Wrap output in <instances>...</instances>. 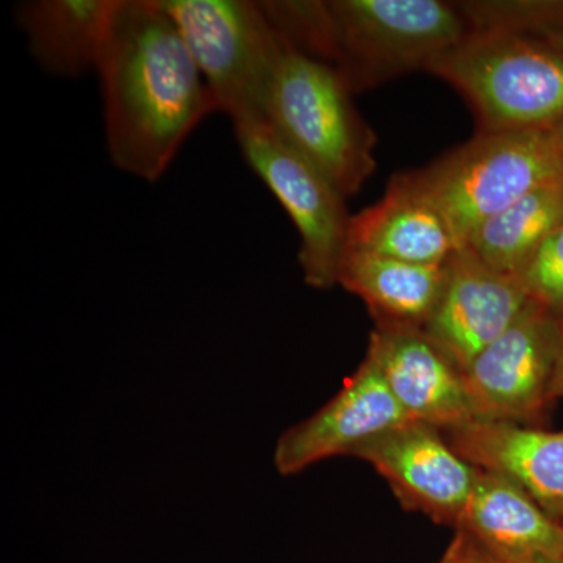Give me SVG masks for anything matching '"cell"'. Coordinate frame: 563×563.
I'll return each instance as SVG.
<instances>
[{
	"instance_id": "6da1fadb",
	"label": "cell",
	"mask_w": 563,
	"mask_h": 563,
	"mask_svg": "<svg viewBox=\"0 0 563 563\" xmlns=\"http://www.w3.org/2000/svg\"><path fill=\"white\" fill-rule=\"evenodd\" d=\"M114 165L161 179L181 144L217 111L184 36L158 0H117L98 63Z\"/></svg>"
},
{
	"instance_id": "7a4b0ae2",
	"label": "cell",
	"mask_w": 563,
	"mask_h": 563,
	"mask_svg": "<svg viewBox=\"0 0 563 563\" xmlns=\"http://www.w3.org/2000/svg\"><path fill=\"white\" fill-rule=\"evenodd\" d=\"M428 73L465 99L477 132L551 131L563 121V51L543 41L472 32Z\"/></svg>"
},
{
	"instance_id": "3957f363",
	"label": "cell",
	"mask_w": 563,
	"mask_h": 563,
	"mask_svg": "<svg viewBox=\"0 0 563 563\" xmlns=\"http://www.w3.org/2000/svg\"><path fill=\"white\" fill-rule=\"evenodd\" d=\"M443 214L459 247L533 188L563 177L551 131L477 132L431 165L401 173Z\"/></svg>"
},
{
	"instance_id": "277c9868",
	"label": "cell",
	"mask_w": 563,
	"mask_h": 563,
	"mask_svg": "<svg viewBox=\"0 0 563 563\" xmlns=\"http://www.w3.org/2000/svg\"><path fill=\"white\" fill-rule=\"evenodd\" d=\"M339 70L298 51L282 58L265 118L339 188L357 195L376 172V136Z\"/></svg>"
},
{
	"instance_id": "5b68a950",
	"label": "cell",
	"mask_w": 563,
	"mask_h": 563,
	"mask_svg": "<svg viewBox=\"0 0 563 563\" xmlns=\"http://www.w3.org/2000/svg\"><path fill=\"white\" fill-rule=\"evenodd\" d=\"M184 36L217 110L236 122L265 118L288 46L251 0H158Z\"/></svg>"
},
{
	"instance_id": "8992f818",
	"label": "cell",
	"mask_w": 563,
	"mask_h": 563,
	"mask_svg": "<svg viewBox=\"0 0 563 563\" xmlns=\"http://www.w3.org/2000/svg\"><path fill=\"white\" fill-rule=\"evenodd\" d=\"M332 68L352 92L428 70L472 33L457 3L443 0H329Z\"/></svg>"
},
{
	"instance_id": "52a82bcc",
	"label": "cell",
	"mask_w": 563,
	"mask_h": 563,
	"mask_svg": "<svg viewBox=\"0 0 563 563\" xmlns=\"http://www.w3.org/2000/svg\"><path fill=\"white\" fill-rule=\"evenodd\" d=\"M244 161L276 196L301 236L303 279L325 290L336 285L346 247V198L266 118L233 124Z\"/></svg>"
},
{
	"instance_id": "ba28073f",
	"label": "cell",
	"mask_w": 563,
	"mask_h": 563,
	"mask_svg": "<svg viewBox=\"0 0 563 563\" xmlns=\"http://www.w3.org/2000/svg\"><path fill=\"white\" fill-rule=\"evenodd\" d=\"M559 350L561 317L531 299L463 372L474 420L531 428L553 399Z\"/></svg>"
},
{
	"instance_id": "9c48e42d",
	"label": "cell",
	"mask_w": 563,
	"mask_h": 563,
	"mask_svg": "<svg viewBox=\"0 0 563 563\" xmlns=\"http://www.w3.org/2000/svg\"><path fill=\"white\" fill-rule=\"evenodd\" d=\"M354 457L369 463L387 481L404 509L454 529L479 474L451 446L443 431L421 421L404 422Z\"/></svg>"
},
{
	"instance_id": "30bf717a",
	"label": "cell",
	"mask_w": 563,
	"mask_h": 563,
	"mask_svg": "<svg viewBox=\"0 0 563 563\" xmlns=\"http://www.w3.org/2000/svg\"><path fill=\"white\" fill-rule=\"evenodd\" d=\"M407 421L412 420L391 395L379 363L366 351L357 372L331 401L282 433L274 448V466L282 476H295L328 459L354 457Z\"/></svg>"
},
{
	"instance_id": "8fae6325",
	"label": "cell",
	"mask_w": 563,
	"mask_h": 563,
	"mask_svg": "<svg viewBox=\"0 0 563 563\" xmlns=\"http://www.w3.org/2000/svg\"><path fill=\"white\" fill-rule=\"evenodd\" d=\"M531 302L523 282L461 247L446 262L442 298L422 331L465 372Z\"/></svg>"
},
{
	"instance_id": "7c38bea8",
	"label": "cell",
	"mask_w": 563,
	"mask_h": 563,
	"mask_svg": "<svg viewBox=\"0 0 563 563\" xmlns=\"http://www.w3.org/2000/svg\"><path fill=\"white\" fill-rule=\"evenodd\" d=\"M366 351L410 420L443 432L474 420L461 368L421 328L376 324Z\"/></svg>"
},
{
	"instance_id": "4fadbf2b",
	"label": "cell",
	"mask_w": 563,
	"mask_h": 563,
	"mask_svg": "<svg viewBox=\"0 0 563 563\" xmlns=\"http://www.w3.org/2000/svg\"><path fill=\"white\" fill-rule=\"evenodd\" d=\"M444 435L476 468L503 474L550 517L563 520V432L473 420Z\"/></svg>"
},
{
	"instance_id": "5bb4252c",
	"label": "cell",
	"mask_w": 563,
	"mask_h": 563,
	"mask_svg": "<svg viewBox=\"0 0 563 563\" xmlns=\"http://www.w3.org/2000/svg\"><path fill=\"white\" fill-rule=\"evenodd\" d=\"M455 531L472 533L504 563L563 558V525L503 474L479 470Z\"/></svg>"
},
{
	"instance_id": "9a60e30c",
	"label": "cell",
	"mask_w": 563,
	"mask_h": 563,
	"mask_svg": "<svg viewBox=\"0 0 563 563\" xmlns=\"http://www.w3.org/2000/svg\"><path fill=\"white\" fill-rule=\"evenodd\" d=\"M346 250L420 265H444L461 247L439 209L402 174H396L379 201L352 214Z\"/></svg>"
},
{
	"instance_id": "2e32d148",
	"label": "cell",
	"mask_w": 563,
	"mask_h": 563,
	"mask_svg": "<svg viewBox=\"0 0 563 563\" xmlns=\"http://www.w3.org/2000/svg\"><path fill=\"white\" fill-rule=\"evenodd\" d=\"M336 284L366 303L376 324L422 329L442 298L446 263L420 265L346 250Z\"/></svg>"
},
{
	"instance_id": "e0dca14e",
	"label": "cell",
	"mask_w": 563,
	"mask_h": 563,
	"mask_svg": "<svg viewBox=\"0 0 563 563\" xmlns=\"http://www.w3.org/2000/svg\"><path fill=\"white\" fill-rule=\"evenodd\" d=\"M117 0H33L18 7V22L33 58L55 76L98 69Z\"/></svg>"
},
{
	"instance_id": "ac0fdd59",
	"label": "cell",
	"mask_w": 563,
	"mask_h": 563,
	"mask_svg": "<svg viewBox=\"0 0 563 563\" xmlns=\"http://www.w3.org/2000/svg\"><path fill=\"white\" fill-rule=\"evenodd\" d=\"M563 225V177L533 188L473 233L466 247L498 269L520 277L537 250Z\"/></svg>"
},
{
	"instance_id": "d6986e66",
	"label": "cell",
	"mask_w": 563,
	"mask_h": 563,
	"mask_svg": "<svg viewBox=\"0 0 563 563\" xmlns=\"http://www.w3.org/2000/svg\"><path fill=\"white\" fill-rule=\"evenodd\" d=\"M472 32L509 33L540 40L563 25V0L457 2Z\"/></svg>"
},
{
	"instance_id": "ffe728a7",
	"label": "cell",
	"mask_w": 563,
	"mask_h": 563,
	"mask_svg": "<svg viewBox=\"0 0 563 563\" xmlns=\"http://www.w3.org/2000/svg\"><path fill=\"white\" fill-rule=\"evenodd\" d=\"M520 279L533 302L563 317V225L537 250Z\"/></svg>"
},
{
	"instance_id": "44dd1931",
	"label": "cell",
	"mask_w": 563,
	"mask_h": 563,
	"mask_svg": "<svg viewBox=\"0 0 563 563\" xmlns=\"http://www.w3.org/2000/svg\"><path fill=\"white\" fill-rule=\"evenodd\" d=\"M435 563H504L472 533L455 531L454 539Z\"/></svg>"
},
{
	"instance_id": "7402d4cb",
	"label": "cell",
	"mask_w": 563,
	"mask_h": 563,
	"mask_svg": "<svg viewBox=\"0 0 563 563\" xmlns=\"http://www.w3.org/2000/svg\"><path fill=\"white\" fill-rule=\"evenodd\" d=\"M563 398V317L561 318V350H559L558 368L553 383V399Z\"/></svg>"
},
{
	"instance_id": "603a6c76",
	"label": "cell",
	"mask_w": 563,
	"mask_h": 563,
	"mask_svg": "<svg viewBox=\"0 0 563 563\" xmlns=\"http://www.w3.org/2000/svg\"><path fill=\"white\" fill-rule=\"evenodd\" d=\"M540 41H543L548 46L554 47V49L563 51V25L548 33V35H544Z\"/></svg>"
},
{
	"instance_id": "cb8c5ba5",
	"label": "cell",
	"mask_w": 563,
	"mask_h": 563,
	"mask_svg": "<svg viewBox=\"0 0 563 563\" xmlns=\"http://www.w3.org/2000/svg\"><path fill=\"white\" fill-rule=\"evenodd\" d=\"M551 133H553L555 146H558L559 155H561L563 166V121L559 122V124L555 125V128L551 129Z\"/></svg>"
},
{
	"instance_id": "d4e9b609",
	"label": "cell",
	"mask_w": 563,
	"mask_h": 563,
	"mask_svg": "<svg viewBox=\"0 0 563 563\" xmlns=\"http://www.w3.org/2000/svg\"><path fill=\"white\" fill-rule=\"evenodd\" d=\"M529 563H563V558L558 559H539V561H533Z\"/></svg>"
},
{
	"instance_id": "484cf974",
	"label": "cell",
	"mask_w": 563,
	"mask_h": 563,
	"mask_svg": "<svg viewBox=\"0 0 563 563\" xmlns=\"http://www.w3.org/2000/svg\"><path fill=\"white\" fill-rule=\"evenodd\" d=\"M561 523L563 525V520L561 521Z\"/></svg>"
}]
</instances>
